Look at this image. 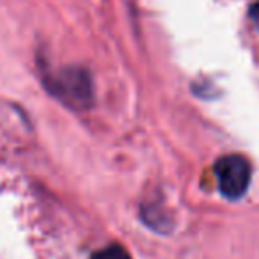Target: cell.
Listing matches in <instances>:
<instances>
[{"label": "cell", "mask_w": 259, "mask_h": 259, "mask_svg": "<svg viewBox=\"0 0 259 259\" xmlns=\"http://www.w3.org/2000/svg\"><path fill=\"white\" fill-rule=\"evenodd\" d=\"M47 85L55 98L73 108H87L93 103V82L80 68H62L47 78Z\"/></svg>", "instance_id": "6da1fadb"}, {"label": "cell", "mask_w": 259, "mask_h": 259, "mask_svg": "<svg viewBox=\"0 0 259 259\" xmlns=\"http://www.w3.org/2000/svg\"><path fill=\"white\" fill-rule=\"evenodd\" d=\"M215 176L219 181L220 194L229 201H238L247 194L252 169L245 156L227 155L215 163Z\"/></svg>", "instance_id": "7a4b0ae2"}, {"label": "cell", "mask_w": 259, "mask_h": 259, "mask_svg": "<svg viewBox=\"0 0 259 259\" xmlns=\"http://www.w3.org/2000/svg\"><path fill=\"white\" fill-rule=\"evenodd\" d=\"M250 18H252V22L255 23V27L259 29V2H255L250 8Z\"/></svg>", "instance_id": "277c9868"}, {"label": "cell", "mask_w": 259, "mask_h": 259, "mask_svg": "<svg viewBox=\"0 0 259 259\" xmlns=\"http://www.w3.org/2000/svg\"><path fill=\"white\" fill-rule=\"evenodd\" d=\"M91 259H132L130 254L121 247V245H110L101 250H98Z\"/></svg>", "instance_id": "3957f363"}]
</instances>
